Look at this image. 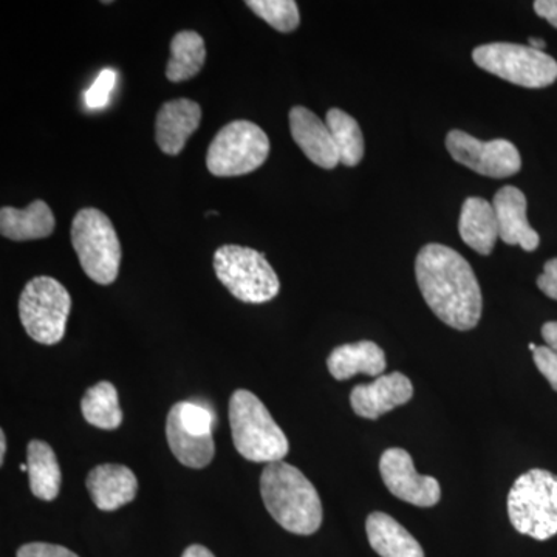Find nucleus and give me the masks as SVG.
I'll list each match as a JSON object with an SVG mask.
<instances>
[{
    "instance_id": "c756f323",
    "label": "nucleus",
    "mask_w": 557,
    "mask_h": 557,
    "mask_svg": "<svg viewBox=\"0 0 557 557\" xmlns=\"http://www.w3.org/2000/svg\"><path fill=\"white\" fill-rule=\"evenodd\" d=\"M537 287L548 298L557 300V258L545 263L544 273L537 277Z\"/></svg>"
},
{
    "instance_id": "6ab92c4d",
    "label": "nucleus",
    "mask_w": 557,
    "mask_h": 557,
    "mask_svg": "<svg viewBox=\"0 0 557 557\" xmlns=\"http://www.w3.org/2000/svg\"><path fill=\"white\" fill-rule=\"evenodd\" d=\"M57 220L49 205L36 200L25 209L3 207L0 209V233L7 239L27 242L46 239L54 231Z\"/></svg>"
},
{
    "instance_id": "f3484780",
    "label": "nucleus",
    "mask_w": 557,
    "mask_h": 557,
    "mask_svg": "<svg viewBox=\"0 0 557 557\" xmlns=\"http://www.w3.org/2000/svg\"><path fill=\"white\" fill-rule=\"evenodd\" d=\"M87 490L101 511H115L137 496L138 480L124 465H100L87 475Z\"/></svg>"
},
{
    "instance_id": "0eeeda50",
    "label": "nucleus",
    "mask_w": 557,
    "mask_h": 557,
    "mask_svg": "<svg viewBox=\"0 0 557 557\" xmlns=\"http://www.w3.org/2000/svg\"><path fill=\"white\" fill-rule=\"evenodd\" d=\"M72 310V298L61 282L49 276L32 278L20 298V318L25 332L36 343H61Z\"/></svg>"
},
{
    "instance_id": "6e6552de",
    "label": "nucleus",
    "mask_w": 557,
    "mask_h": 557,
    "mask_svg": "<svg viewBox=\"0 0 557 557\" xmlns=\"http://www.w3.org/2000/svg\"><path fill=\"white\" fill-rule=\"evenodd\" d=\"M472 60L485 72L527 89H544L557 79L555 58L545 51L531 49L530 46L485 44L472 51Z\"/></svg>"
},
{
    "instance_id": "1a4fd4ad",
    "label": "nucleus",
    "mask_w": 557,
    "mask_h": 557,
    "mask_svg": "<svg viewBox=\"0 0 557 557\" xmlns=\"http://www.w3.org/2000/svg\"><path fill=\"white\" fill-rule=\"evenodd\" d=\"M269 156V135L251 121L237 120L212 139L207 166L215 177H239L259 170Z\"/></svg>"
},
{
    "instance_id": "f8f14e48",
    "label": "nucleus",
    "mask_w": 557,
    "mask_h": 557,
    "mask_svg": "<svg viewBox=\"0 0 557 557\" xmlns=\"http://www.w3.org/2000/svg\"><path fill=\"white\" fill-rule=\"evenodd\" d=\"M380 472L384 485L392 496L420 508H431L442 498L437 479L418 474L408 450L391 448L384 450L380 460Z\"/></svg>"
},
{
    "instance_id": "2eb2a0df",
    "label": "nucleus",
    "mask_w": 557,
    "mask_h": 557,
    "mask_svg": "<svg viewBox=\"0 0 557 557\" xmlns=\"http://www.w3.org/2000/svg\"><path fill=\"white\" fill-rule=\"evenodd\" d=\"M493 207L498 237L507 245H519L525 251H536L541 237L528 223L525 194L516 186H504L494 196Z\"/></svg>"
},
{
    "instance_id": "4468645a",
    "label": "nucleus",
    "mask_w": 557,
    "mask_h": 557,
    "mask_svg": "<svg viewBox=\"0 0 557 557\" xmlns=\"http://www.w3.org/2000/svg\"><path fill=\"white\" fill-rule=\"evenodd\" d=\"M289 132L307 159L322 170H335L341 163L338 148L327 124L311 110L302 106L289 110Z\"/></svg>"
},
{
    "instance_id": "bb28decb",
    "label": "nucleus",
    "mask_w": 557,
    "mask_h": 557,
    "mask_svg": "<svg viewBox=\"0 0 557 557\" xmlns=\"http://www.w3.org/2000/svg\"><path fill=\"white\" fill-rule=\"evenodd\" d=\"M116 83V73L113 70L104 69L95 79L94 86L86 91V104L90 109H101L108 104L110 94Z\"/></svg>"
},
{
    "instance_id": "cd10ccee",
    "label": "nucleus",
    "mask_w": 557,
    "mask_h": 557,
    "mask_svg": "<svg viewBox=\"0 0 557 557\" xmlns=\"http://www.w3.org/2000/svg\"><path fill=\"white\" fill-rule=\"evenodd\" d=\"M533 358L539 372L547 379L549 386L557 392V354L552 348L542 346L533 351Z\"/></svg>"
},
{
    "instance_id": "393cba45",
    "label": "nucleus",
    "mask_w": 557,
    "mask_h": 557,
    "mask_svg": "<svg viewBox=\"0 0 557 557\" xmlns=\"http://www.w3.org/2000/svg\"><path fill=\"white\" fill-rule=\"evenodd\" d=\"M330 134L338 148L339 160L344 166L355 168L364 157V137L354 116L341 109H330L325 116Z\"/></svg>"
},
{
    "instance_id": "f03ea898",
    "label": "nucleus",
    "mask_w": 557,
    "mask_h": 557,
    "mask_svg": "<svg viewBox=\"0 0 557 557\" xmlns=\"http://www.w3.org/2000/svg\"><path fill=\"white\" fill-rule=\"evenodd\" d=\"M260 494L271 518L289 533L310 536L321 528V497L298 468L284 460L267 465L260 478Z\"/></svg>"
},
{
    "instance_id": "9d476101",
    "label": "nucleus",
    "mask_w": 557,
    "mask_h": 557,
    "mask_svg": "<svg viewBox=\"0 0 557 557\" xmlns=\"http://www.w3.org/2000/svg\"><path fill=\"white\" fill-rule=\"evenodd\" d=\"M214 413L196 401H180L172 406L166 420L170 448L180 463L193 469L207 468L214 458L212 438Z\"/></svg>"
},
{
    "instance_id": "9b49d317",
    "label": "nucleus",
    "mask_w": 557,
    "mask_h": 557,
    "mask_svg": "<svg viewBox=\"0 0 557 557\" xmlns=\"http://www.w3.org/2000/svg\"><path fill=\"white\" fill-rule=\"evenodd\" d=\"M446 148L457 163L491 178H507L518 174L522 159L518 148L508 139L480 141L463 131H450Z\"/></svg>"
},
{
    "instance_id": "4be33fe9",
    "label": "nucleus",
    "mask_w": 557,
    "mask_h": 557,
    "mask_svg": "<svg viewBox=\"0 0 557 557\" xmlns=\"http://www.w3.org/2000/svg\"><path fill=\"white\" fill-rule=\"evenodd\" d=\"M27 465L33 496L46 502L60 496L61 469L50 445L32 440L27 446Z\"/></svg>"
},
{
    "instance_id": "aec40b11",
    "label": "nucleus",
    "mask_w": 557,
    "mask_h": 557,
    "mask_svg": "<svg viewBox=\"0 0 557 557\" xmlns=\"http://www.w3.org/2000/svg\"><path fill=\"white\" fill-rule=\"evenodd\" d=\"M458 233L469 248L487 256L498 239V225L493 203L482 197H469L461 208Z\"/></svg>"
},
{
    "instance_id": "f704fd0d",
    "label": "nucleus",
    "mask_w": 557,
    "mask_h": 557,
    "mask_svg": "<svg viewBox=\"0 0 557 557\" xmlns=\"http://www.w3.org/2000/svg\"><path fill=\"white\" fill-rule=\"evenodd\" d=\"M530 47L531 49L544 51L545 49V40L537 38H530Z\"/></svg>"
},
{
    "instance_id": "c9c22d12",
    "label": "nucleus",
    "mask_w": 557,
    "mask_h": 557,
    "mask_svg": "<svg viewBox=\"0 0 557 557\" xmlns=\"http://www.w3.org/2000/svg\"><path fill=\"white\" fill-rule=\"evenodd\" d=\"M528 347H530L531 351H536V348H537L536 344H530V346H528Z\"/></svg>"
},
{
    "instance_id": "473e14b6",
    "label": "nucleus",
    "mask_w": 557,
    "mask_h": 557,
    "mask_svg": "<svg viewBox=\"0 0 557 557\" xmlns=\"http://www.w3.org/2000/svg\"><path fill=\"white\" fill-rule=\"evenodd\" d=\"M182 557H215L211 552L203 545H190L185 549Z\"/></svg>"
},
{
    "instance_id": "a211bd4d",
    "label": "nucleus",
    "mask_w": 557,
    "mask_h": 557,
    "mask_svg": "<svg viewBox=\"0 0 557 557\" xmlns=\"http://www.w3.org/2000/svg\"><path fill=\"white\" fill-rule=\"evenodd\" d=\"M329 372L333 379L346 381L358 373L369 376L383 375L386 370V355L379 344L372 341H359L336 347L327 359Z\"/></svg>"
},
{
    "instance_id": "ddd939ff",
    "label": "nucleus",
    "mask_w": 557,
    "mask_h": 557,
    "mask_svg": "<svg viewBox=\"0 0 557 557\" xmlns=\"http://www.w3.org/2000/svg\"><path fill=\"white\" fill-rule=\"evenodd\" d=\"M413 397V386L401 372L381 375L370 384H359L350 394L354 412L368 420H379L384 413L406 405Z\"/></svg>"
},
{
    "instance_id": "5701e85b",
    "label": "nucleus",
    "mask_w": 557,
    "mask_h": 557,
    "mask_svg": "<svg viewBox=\"0 0 557 557\" xmlns=\"http://www.w3.org/2000/svg\"><path fill=\"white\" fill-rule=\"evenodd\" d=\"M207 61L205 40L197 32H178L171 42V60L168 62L166 78L182 83L194 78Z\"/></svg>"
},
{
    "instance_id": "423d86ee",
    "label": "nucleus",
    "mask_w": 557,
    "mask_h": 557,
    "mask_svg": "<svg viewBox=\"0 0 557 557\" xmlns=\"http://www.w3.org/2000/svg\"><path fill=\"white\" fill-rule=\"evenodd\" d=\"M214 271L234 298L265 304L281 289L276 271L262 252L240 245H223L214 252Z\"/></svg>"
},
{
    "instance_id": "dca6fc26",
    "label": "nucleus",
    "mask_w": 557,
    "mask_h": 557,
    "mask_svg": "<svg viewBox=\"0 0 557 557\" xmlns=\"http://www.w3.org/2000/svg\"><path fill=\"white\" fill-rule=\"evenodd\" d=\"M200 121L199 102L188 98L164 102L156 120V139L161 152L178 156L190 135L199 129Z\"/></svg>"
},
{
    "instance_id": "b1692460",
    "label": "nucleus",
    "mask_w": 557,
    "mask_h": 557,
    "mask_svg": "<svg viewBox=\"0 0 557 557\" xmlns=\"http://www.w3.org/2000/svg\"><path fill=\"white\" fill-rule=\"evenodd\" d=\"M81 410L87 423L104 431L119 429L123 423L119 392L109 381H101L86 392L81 401Z\"/></svg>"
},
{
    "instance_id": "7c9ffc66",
    "label": "nucleus",
    "mask_w": 557,
    "mask_h": 557,
    "mask_svg": "<svg viewBox=\"0 0 557 557\" xmlns=\"http://www.w3.org/2000/svg\"><path fill=\"white\" fill-rule=\"evenodd\" d=\"M534 11L537 16L544 17L553 27L557 28V0H536Z\"/></svg>"
},
{
    "instance_id": "7ed1b4c3",
    "label": "nucleus",
    "mask_w": 557,
    "mask_h": 557,
    "mask_svg": "<svg viewBox=\"0 0 557 557\" xmlns=\"http://www.w3.org/2000/svg\"><path fill=\"white\" fill-rule=\"evenodd\" d=\"M230 424L234 446L247 460L270 465L287 456V435L252 392H234L230 399Z\"/></svg>"
},
{
    "instance_id": "72a5a7b5",
    "label": "nucleus",
    "mask_w": 557,
    "mask_h": 557,
    "mask_svg": "<svg viewBox=\"0 0 557 557\" xmlns=\"http://www.w3.org/2000/svg\"><path fill=\"white\" fill-rule=\"evenodd\" d=\"M7 454V438L5 432H0V463L3 465V460H5Z\"/></svg>"
},
{
    "instance_id": "412c9836",
    "label": "nucleus",
    "mask_w": 557,
    "mask_h": 557,
    "mask_svg": "<svg viewBox=\"0 0 557 557\" xmlns=\"http://www.w3.org/2000/svg\"><path fill=\"white\" fill-rule=\"evenodd\" d=\"M366 531L370 547L381 557H424L417 539L386 512H372L366 522Z\"/></svg>"
},
{
    "instance_id": "c85d7f7f",
    "label": "nucleus",
    "mask_w": 557,
    "mask_h": 557,
    "mask_svg": "<svg viewBox=\"0 0 557 557\" xmlns=\"http://www.w3.org/2000/svg\"><path fill=\"white\" fill-rule=\"evenodd\" d=\"M17 557H79L72 549L61 547V545L44 544V542H32V544L22 545L17 549Z\"/></svg>"
},
{
    "instance_id": "2f4dec72",
    "label": "nucleus",
    "mask_w": 557,
    "mask_h": 557,
    "mask_svg": "<svg viewBox=\"0 0 557 557\" xmlns=\"http://www.w3.org/2000/svg\"><path fill=\"white\" fill-rule=\"evenodd\" d=\"M542 338L547 343V347L557 354V321L544 324V327H542Z\"/></svg>"
},
{
    "instance_id": "20e7f679",
    "label": "nucleus",
    "mask_w": 557,
    "mask_h": 557,
    "mask_svg": "<svg viewBox=\"0 0 557 557\" xmlns=\"http://www.w3.org/2000/svg\"><path fill=\"white\" fill-rule=\"evenodd\" d=\"M508 516L520 534L548 541L557 534V475L531 469L509 491Z\"/></svg>"
},
{
    "instance_id": "a878e982",
    "label": "nucleus",
    "mask_w": 557,
    "mask_h": 557,
    "mask_svg": "<svg viewBox=\"0 0 557 557\" xmlns=\"http://www.w3.org/2000/svg\"><path fill=\"white\" fill-rule=\"evenodd\" d=\"M245 5L271 25L274 30L292 33L299 27L300 14L295 0H247Z\"/></svg>"
},
{
    "instance_id": "f257e3e1",
    "label": "nucleus",
    "mask_w": 557,
    "mask_h": 557,
    "mask_svg": "<svg viewBox=\"0 0 557 557\" xmlns=\"http://www.w3.org/2000/svg\"><path fill=\"white\" fill-rule=\"evenodd\" d=\"M416 276L421 295L440 321L460 332L479 324L482 289L463 256L446 245L429 244L418 252Z\"/></svg>"
},
{
    "instance_id": "39448f33",
    "label": "nucleus",
    "mask_w": 557,
    "mask_h": 557,
    "mask_svg": "<svg viewBox=\"0 0 557 557\" xmlns=\"http://www.w3.org/2000/svg\"><path fill=\"white\" fill-rule=\"evenodd\" d=\"M72 244L84 273L100 285L120 273L121 244L112 222L100 209L84 208L72 223Z\"/></svg>"
}]
</instances>
